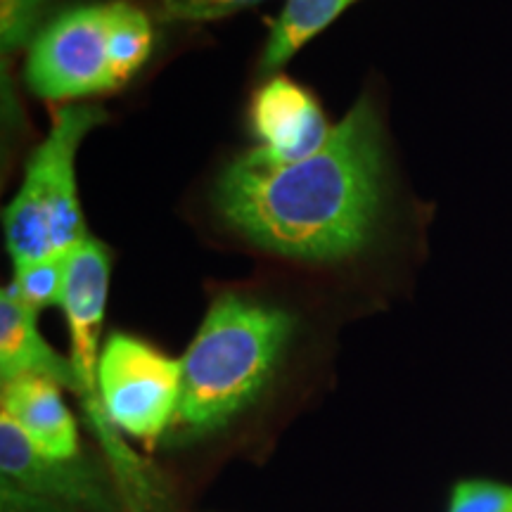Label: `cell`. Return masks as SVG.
Wrapping results in <instances>:
<instances>
[{
  "instance_id": "ba28073f",
  "label": "cell",
  "mask_w": 512,
  "mask_h": 512,
  "mask_svg": "<svg viewBox=\"0 0 512 512\" xmlns=\"http://www.w3.org/2000/svg\"><path fill=\"white\" fill-rule=\"evenodd\" d=\"M252 126L259 147L280 162H299L316 155L332 133L316 98L285 76H273L256 93Z\"/></svg>"
},
{
  "instance_id": "4fadbf2b",
  "label": "cell",
  "mask_w": 512,
  "mask_h": 512,
  "mask_svg": "<svg viewBox=\"0 0 512 512\" xmlns=\"http://www.w3.org/2000/svg\"><path fill=\"white\" fill-rule=\"evenodd\" d=\"M448 512H512V484L463 479L453 486Z\"/></svg>"
},
{
  "instance_id": "6da1fadb",
  "label": "cell",
  "mask_w": 512,
  "mask_h": 512,
  "mask_svg": "<svg viewBox=\"0 0 512 512\" xmlns=\"http://www.w3.org/2000/svg\"><path fill=\"white\" fill-rule=\"evenodd\" d=\"M384 192L382 126L361 98L316 155L280 162L254 147L235 157L216 178L214 207L223 226L256 249L332 264L370 245Z\"/></svg>"
},
{
  "instance_id": "8992f818",
  "label": "cell",
  "mask_w": 512,
  "mask_h": 512,
  "mask_svg": "<svg viewBox=\"0 0 512 512\" xmlns=\"http://www.w3.org/2000/svg\"><path fill=\"white\" fill-rule=\"evenodd\" d=\"M98 392L114 430L155 444L176 420L181 358L166 356L126 332H114L102 344Z\"/></svg>"
},
{
  "instance_id": "52a82bcc",
  "label": "cell",
  "mask_w": 512,
  "mask_h": 512,
  "mask_svg": "<svg viewBox=\"0 0 512 512\" xmlns=\"http://www.w3.org/2000/svg\"><path fill=\"white\" fill-rule=\"evenodd\" d=\"M0 472L3 489L69 512H124L112 477L91 460L43 456L27 434L0 415Z\"/></svg>"
},
{
  "instance_id": "9a60e30c",
  "label": "cell",
  "mask_w": 512,
  "mask_h": 512,
  "mask_svg": "<svg viewBox=\"0 0 512 512\" xmlns=\"http://www.w3.org/2000/svg\"><path fill=\"white\" fill-rule=\"evenodd\" d=\"M261 0H164L166 15L174 19H192V22H204V19L228 17L240 12Z\"/></svg>"
},
{
  "instance_id": "30bf717a",
  "label": "cell",
  "mask_w": 512,
  "mask_h": 512,
  "mask_svg": "<svg viewBox=\"0 0 512 512\" xmlns=\"http://www.w3.org/2000/svg\"><path fill=\"white\" fill-rule=\"evenodd\" d=\"M24 375L48 377L74 394L79 389L72 361L57 354L38 330V311L5 287L0 292V382Z\"/></svg>"
},
{
  "instance_id": "7a4b0ae2",
  "label": "cell",
  "mask_w": 512,
  "mask_h": 512,
  "mask_svg": "<svg viewBox=\"0 0 512 512\" xmlns=\"http://www.w3.org/2000/svg\"><path fill=\"white\" fill-rule=\"evenodd\" d=\"M294 328L285 306L245 292L219 294L181 358L174 427L202 437L245 413L278 373Z\"/></svg>"
},
{
  "instance_id": "9c48e42d",
  "label": "cell",
  "mask_w": 512,
  "mask_h": 512,
  "mask_svg": "<svg viewBox=\"0 0 512 512\" xmlns=\"http://www.w3.org/2000/svg\"><path fill=\"white\" fill-rule=\"evenodd\" d=\"M0 415H8L43 456L69 460L81 456L79 427L62 399V387L48 377L24 375L3 382Z\"/></svg>"
},
{
  "instance_id": "8fae6325",
  "label": "cell",
  "mask_w": 512,
  "mask_h": 512,
  "mask_svg": "<svg viewBox=\"0 0 512 512\" xmlns=\"http://www.w3.org/2000/svg\"><path fill=\"white\" fill-rule=\"evenodd\" d=\"M351 3L354 0H287L271 27V36L259 62L261 72H275L283 67Z\"/></svg>"
},
{
  "instance_id": "5bb4252c",
  "label": "cell",
  "mask_w": 512,
  "mask_h": 512,
  "mask_svg": "<svg viewBox=\"0 0 512 512\" xmlns=\"http://www.w3.org/2000/svg\"><path fill=\"white\" fill-rule=\"evenodd\" d=\"M0 3H3V12H0L3 48L17 50L27 46L48 0H0Z\"/></svg>"
},
{
  "instance_id": "3957f363",
  "label": "cell",
  "mask_w": 512,
  "mask_h": 512,
  "mask_svg": "<svg viewBox=\"0 0 512 512\" xmlns=\"http://www.w3.org/2000/svg\"><path fill=\"white\" fill-rule=\"evenodd\" d=\"M152 22L126 0L81 5L55 17L27 57L29 88L46 100H76L124 86L152 53Z\"/></svg>"
},
{
  "instance_id": "5b68a950",
  "label": "cell",
  "mask_w": 512,
  "mask_h": 512,
  "mask_svg": "<svg viewBox=\"0 0 512 512\" xmlns=\"http://www.w3.org/2000/svg\"><path fill=\"white\" fill-rule=\"evenodd\" d=\"M110 268V252L102 242L88 238L83 245L76 247L60 306L69 325V339H72L69 361H72L76 384H79L76 396L83 403L88 425L105 448V456L110 460L112 475L117 479L119 489H124L133 503H140L147 498L143 465L114 434L98 392V368L102 354L100 335L107 309V292H110Z\"/></svg>"
},
{
  "instance_id": "7c38bea8",
  "label": "cell",
  "mask_w": 512,
  "mask_h": 512,
  "mask_svg": "<svg viewBox=\"0 0 512 512\" xmlns=\"http://www.w3.org/2000/svg\"><path fill=\"white\" fill-rule=\"evenodd\" d=\"M74 252L53 254L46 259L31 261V264L15 266V278L10 287L29 309L38 313L48 306H60Z\"/></svg>"
},
{
  "instance_id": "277c9868",
  "label": "cell",
  "mask_w": 512,
  "mask_h": 512,
  "mask_svg": "<svg viewBox=\"0 0 512 512\" xmlns=\"http://www.w3.org/2000/svg\"><path fill=\"white\" fill-rule=\"evenodd\" d=\"M105 119L95 105H67L55 112L48 138L29 157L24 181L3 211L12 266L74 252L88 240L76 190V152Z\"/></svg>"
}]
</instances>
